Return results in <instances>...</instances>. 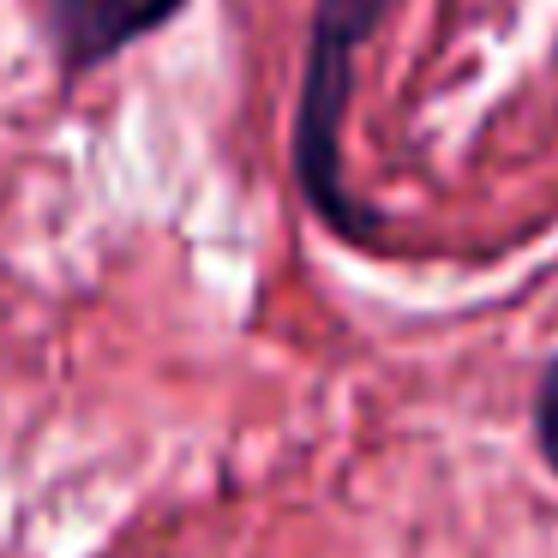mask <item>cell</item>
Wrapping results in <instances>:
<instances>
[{"label": "cell", "instance_id": "obj_1", "mask_svg": "<svg viewBox=\"0 0 558 558\" xmlns=\"http://www.w3.org/2000/svg\"><path fill=\"white\" fill-rule=\"evenodd\" d=\"M390 7L397 0H313V25H306L301 102H294V181H301L306 210L349 246L373 241V210L342 186V114L354 90V54L385 25Z\"/></svg>", "mask_w": 558, "mask_h": 558}, {"label": "cell", "instance_id": "obj_2", "mask_svg": "<svg viewBox=\"0 0 558 558\" xmlns=\"http://www.w3.org/2000/svg\"><path fill=\"white\" fill-rule=\"evenodd\" d=\"M186 13V0H25V19L49 49L61 85L102 73Z\"/></svg>", "mask_w": 558, "mask_h": 558}, {"label": "cell", "instance_id": "obj_3", "mask_svg": "<svg viewBox=\"0 0 558 558\" xmlns=\"http://www.w3.org/2000/svg\"><path fill=\"white\" fill-rule=\"evenodd\" d=\"M534 445H541L546 469L558 474V354L546 361L541 385H534Z\"/></svg>", "mask_w": 558, "mask_h": 558}]
</instances>
